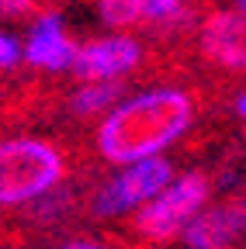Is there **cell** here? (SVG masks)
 Segmentation results:
<instances>
[{
  "label": "cell",
  "instance_id": "obj_1",
  "mask_svg": "<svg viewBox=\"0 0 246 249\" xmlns=\"http://www.w3.org/2000/svg\"><path fill=\"white\" fill-rule=\"evenodd\" d=\"M194 124V97L184 87H146L121 97L97 118L94 149L104 163L125 166L146 156H163Z\"/></svg>",
  "mask_w": 246,
  "mask_h": 249
},
{
  "label": "cell",
  "instance_id": "obj_2",
  "mask_svg": "<svg viewBox=\"0 0 246 249\" xmlns=\"http://www.w3.org/2000/svg\"><path fill=\"white\" fill-rule=\"evenodd\" d=\"M66 177V156L38 135L0 139V208H28Z\"/></svg>",
  "mask_w": 246,
  "mask_h": 249
},
{
  "label": "cell",
  "instance_id": "obj_3",
  "mask_svg": "<svg viewBox=\"0 0 246 249\" xmlns=\"http://www.w3.org/2000/svg\"><path fill=\"white\" fill-rule=\"evenodd\" d=\"M211 201V183L205 173H180L163 191L132 214V232L142 242H173L184 235L198 211Z\"/></svg>",
  "mask_w": 246,
  "mask_h": 249
},
{
  "label": "cell",
  "instance_id": "obj_4",
  "mask_svg": "<svg viewBox=\"0 0 246 249\" xmlns=\"http://www.w3.org/2000/svg\"><path fill=\"white\" fill-rule=\"evenodd\" d=\"M173 177L177 173H173V163L167 156H146V160L125 163L97 187L94 201H90V211H94V218H104V222L132 218L142 204H149L156 197Z\"/></svg>",
  "mask_w": 246,
  "mask_h": 249
},
{
  "label": "cell",
  "instance_id": "obj_5",
  "mask_svg": "<svg viewBox=\"0 0 246 249\" xmlns=\"http://www.w3.org/2000/svg\"><path fill=\"white\" fill-rule=\"evenodd\" d=\"M198 52L208 66L222 73H246V7L236 0L226 7H215L198 24Z\"/></svg>",
  "mask_w": 246,
  "mask_h": 249
},
{
  "label": "cell",
  "instance_id": "obj_6",
  "mask_svg": "<svg viewBox=\"0 0 246 249\" xmlns=\"http://www.w3.org/2000/svg\"><path fill=\"white\" fill-rule=\"evenodd\" d=\"M142 55H146V49L132 31L108 28V35L80 42L76 62L70 73L76 80H125L129 73H135L142 66Z\"/></svg>",
  "mask_w": 246,
  "mask_h": 249
},
{
  "label": "cell",
  "instance_id": "obj_7",
  "mask_svg": "<svg viewBox=\"0 0 246 249\" xmlns=\"http://www.w3.org/2000/svg\"><path fill=\"white\" fill-rule=\"evenodd\" d=\"M184 246L191 249H229L246 246V187L232 191L229 197L205 204L198 218L184 229Z\"/></svg>",
  "mask_w": 246,
  "mask_h": 249
},
{
  "label": "cell",
  "instance_id": "obj_8",
  "mask_svg": "<svg viewBox=\"0 0 246 249\" xmlns=\"http://www.w3.org/2000/svg\"><path fill=\"white\" fill-rule=\"evenodd\" d=\"M97 18L114 31H177L191 21V0H94Z\"/></svg>",
  "mask_w": 246,
  "mask_h": 249
},
{
  "label": "cell",
  "instance_id": "obj_9",
  "mask_svg": "<svg viewBox=\"0 0 246 249\" xmlns=\"http://www.w3.org/2000/svg\"><path fill=\"white\" fill-rule=\"evenodd\" d=\"M76 38L70 35L63 14L56 11L35 14L24 31V62L38 73H70L76 62Z\"/></svg>",
  "mask_w": 246,
  "mask_h": 249
},
{
  "label": "cell",
  "instance_id": "obj_10",
  "mask_svg": "<svg viewBox=\"0 0 246 249\" xmlns=\"http://www.w3.org/2000/svg\"><path fill=\"white\" fill-rule=\"evenodd\" d=\"M121 97H125L121 80H76V90L70 93V111L76 118H104Z\"/></svg>",
  "mask_w": 246,
  "mask_h": 249
},
{
  "label": "cell",
  "instance_id": "obj_11",
  "mask_svg": "<svg viewBox=\"0 0 246 249\" xmlns=\"http://www.w3.org/2000/svg\"><path fill=\"white\" fill-rule=\"evenodd\" d=\"M24 62V42L14 35V31L0 28V73H11Z\"/></svg>",
  "mask_w": 246,
  "mask_h": 249
},
{
  "label": "cell",
  "instance_id": "obj_12",
  "mask_svg": "<svg viewBox=\"0 0 246 249\" xmlns=\"http://www.w3.org/2000/svg\"><path fill=\"white\" fill-rule=\"evenodd\" d=\"M38 7V0H0V18L4 21H21V18H32Z\"/></svg>",
  "mask_w": 246,
  "mask_h": 249
},
{
  "label": "cell",
  "instance_id": "obj_13",
  "mask_svg": "<svg viewBox=\"0 0 246 249\" xmlns=\"http://www.w3.org/2000/svg\"><path fill=\"white\" fill-rule=\"evenodd\" d=\"M236 114H239V118L246 121V87L239 90V97H236Z\"/></svg>",
  "mask_w": 246,
  "mask_h": 249
},
{
  "label": "cell",
  "instance_id": "obj_14",
  "mask_svg": "<svg viewBox=\"0 0 246 249\" xmlns=\"http://www.w3.org/2000/svg\"><path fill=\"white\" fill-rule=\"evenodd\" d=\"M236 4H239V7H246V0H236Z\"/></svg>",
  "mask_w": 246,
  "mask_h": 249
}]
</instances>
